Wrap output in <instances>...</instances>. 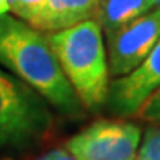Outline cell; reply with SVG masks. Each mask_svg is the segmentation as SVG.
I'll list each match as a JSON object with an SVG mask.
<instances>
[{
  "mask_svg": "<svg viewBox=\"0 0 160 160\" xmlns=\"http://www.w3.org/2000/svg\"><path fill=\"white\" fill-rule=\"evenodd\" d=\"M160 87V38L144 61L129 74L110 82L105 105L119 118H131Z\"/></svg>",
  "mask_w": 160,
  "mask_h": 160,
  "instance_id": "6",
  "label": "cell"
},
{
  "mask_svg": "<svg viewBox=\"0 0 160 160\" xmlns=\"http://www.w3.org/2000/svg\"><path fill=\"white\" fill-rule=\"evenodd\" d=\"M52 122L48 101L0 67V154H17L41 144Z\"/></svg>",
  "mask_w": 160,
  "mask_h": 160,
  "instance_id": "3",
  "label": "cell"
},
{
  "mask_svg": "<svg viewBox=\"0 0 160 160\" xmlns=\"http://www.w3.org/2000/svg\"><path fill=\"white\" fill-rule=\"evenodd\" d=\"M97 13L98 0H46L28 25L38 31L54 33L85 20H97Z\"/></svg>",
  "mask_w": 160,
  "mask_h": 160,
  "instance_id": "7",
  "label": "cell"
},
{
  "mask_svg": "<svg viewBox=\"0 0 160 160\" xmlns=\"http://www.w3.org/2000/svg\"><path fill=\"white\" fill-rule=\"evenodd\" d=\"M137 155L145 160H160V126L149 128L137 147Z\"/></svg>",
  "mask_w": 160,
  "mask_h": 160,
  "instance_id": "9",
  "label": "cell"
},
{
  "mask_svg": "<svg viewBox=\"0 0 160 160\" xmlns=\"http://www.w3.org/2000/svg\"><path fill=\"white\" fill-rule=\"evenodd\" d=\"M44 3L46 0H7V8L13 17L28 23Z\"/></svg>",
  "mask_w": 160,
  "mask_h": 160,
  "instance_id": "10",
  "label": "cell"
},
{
  "mask_svg": "<svg viewBox=\"0 0 160 160\" xmlns=\"http://www.w3.org/2000/svg\"><path fill=\"white\" fill-rule=\"evenodd\" d=\"M134 118L160 124V87L141 105V108L134 114Z\"/></svg>",
  "mask_w": 160,
  "mask_h": 160,
  "instance_id": "11",
  "label": "cell"
},
{
  "mask_svg": "<svg viewBox=\"0 0 160 160\" xmlns=\"http://www.w3.org/2000/svg\"><path fill=\"white\" fill-rule=\"evenodd\" d=\"M108 38V70L111 77H122L139 65L160 38V7L137 17Z\"/></svg>",
  "mask_w": 160,
  "mask_h": 160,
  "instance_id": "5",
  "label": "cell"
},
{
  "mask_svg": "<svg viewBox=\"0 0 160 160\" xmlns=\"http://www.w3.org/2000/svg\"><path fill=\"white\" fill-rule=\"evenodd\" d=\"M0 65L67 116L82 114V103L67 82L46 36L12 13L0 15Z\"/></svg>",
  "mask_w": 160,
  "mask_h": 160,
  "instance_id": "1",
  "label": "cell"
},
{
  "mask_svg": "<svg viewBox=\"0 0 160 160\" xmlns=\"http://www.w3.org/2000/svg\"><path fill=\"white\" fill-rule=\"evenodd\" d=\"M142 129L126 121L100 119L70 137L65 150L74 160H131L137 154Z\"/></svg>",
  "mask_w": 160,
  "mask_h": 160,
  "instance_id": "4",
  "label": "cell"
},
{
  "mask_svg": "<svg viewBox=\"0 0 160 160\" xmlns=\"http://www.w3.org/2000/svg\"><path fill=\"white\" fill-rule=\"evenodd\" d=\"M155 0H98L97 21L110 34L154 8Z\"/></svg>",
  "mask_w": 160,
  "mask_h": 160,
  "instance_id": "8",
  "label": "cell"
},
{
  "mask_svg": "<svg viewBox=\"0 0 160 160\" xmlns=\"http://www.w3.org/2000/svg\"><path fill=\"white\" fill-rule=\"evenodd\" d=\"M131 160H145V158H142V157H139V155H137V154H136V155H134L132 158H131Z\"/></svg>",
  "mask_w": 160,
  "mask_h": 160,
  "instance_id": "13",
  "label": "cell"
},
{
  "mask_svg": "<svg viewBox=\"0 0 160 160\" xmlns=\"http://www.w3.org/2000/svg\"><path fill=\"white\" fill-rule=\"evenodd\" d=\"M44 36L82 106L92 111L101 108L110 88V70L100 23L85 20Z\"/></svg>",
  "mask_w": 160,
  "mask_h": 160,
  "instance_id": "2",
  "label": "cell"
},
{
  "mask_svg": "<svg viewBox=\"0 0 160 160\" xmlns=\"http://www.w3.org/2000/svg\"><path fill=\"white\" fill-rule=\"evenodd\" d=\"M38 160H74V157L65 149H52L46 152L44 155H41Z\"/></svg>",
  "mask_w": 160,
  "mask_h": 160,
  "instance_id": "12",
  "label": "cell"
},
{
  "mask_svg": "<svg viewBox=\"0 0 160 160\" xmlns=\"http://www.w3.org/2000/svg\"><path fill=\"white\" fill-rule=\"evenodd\" d=\"M155 5H158V7H160V0H155Z\"/></svg>",
  "mask_w": 160,
  "mask_h": 160,
  "instance_id": "14",
  "label": "cell"
}]
</instances>
